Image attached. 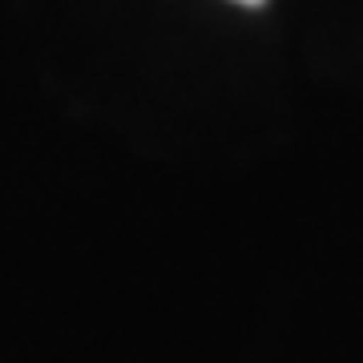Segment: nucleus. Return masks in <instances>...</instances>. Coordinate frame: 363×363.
<instances>
[{"instance_id": "obj_1", "label": "nucleus", "mask_w": 363, "mask_h": 363, "mask_svg": "<svg viewBox=\"0 0 363 363\" xmlns=\"http://www.w3.org/2000/svg\"><path fill=\"white\" fill-rule=\"evenodd\" d=\"M238 4H262V0H238Z\"/></svg>"}]
</instances>
